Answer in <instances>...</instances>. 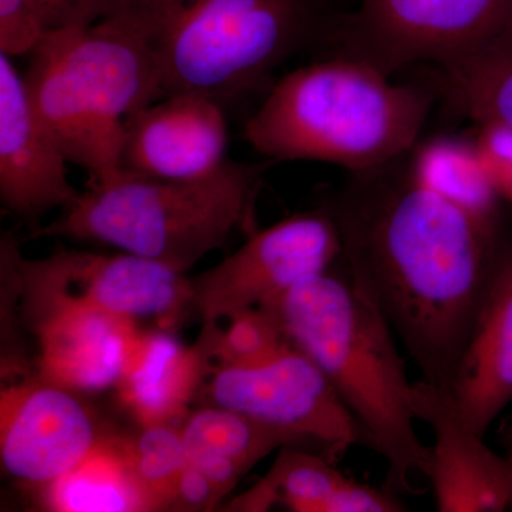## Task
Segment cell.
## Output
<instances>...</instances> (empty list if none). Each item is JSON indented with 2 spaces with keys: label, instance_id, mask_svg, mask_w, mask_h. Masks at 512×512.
<instances>
[{
  "label": "cell",
  "instance_id": "15",
  "mask_svg": "<svg viewBox=\"0 0 512 512\" xmlns=\"http://www.w3.org/2000/svg\"><path fill=\"white\" fill-rule=\"evenodd\" d=\"M23 320L37 339V372L79 393L117 386L141 330L136 320L79 305L53 306Z\"/></svg>",
  "mask_w": 512,
  "mask_h": 512
},
{
  "label": "cell",
  "instance_id": "18",
  "mask_svg": "<svg viewBox=\"0 0 512 512\" xmlns=\"http://www.w3.org/2000/svg\"><path fill=\"white\" fill-rule=\"evenodd\" d=\"M37 494L46 511H161L128 464L113 431L82 463Z\"/></svg>",
  "mask_w": 512,
  "mask_h": 512
},
{
  "label": "cell",
  "instance_id": "27",
  "mask_svg": "<svg viewBox=\"0 0 512 512\" xmlns=\"http://www.w3.org/2000/svg\"><path fill=\"white\" fill-rule=\"evenodd\" d=\"M473 136L495 190L512 204V127L485 121L477 124Z\"/></svg>",
  "mask_w": 512,
  "mask_h": 512
},
{
  "label": "cell",
  "instance_id": "24",
  "mask_svg": "<svg viewBox=\"0 0 512 512\" xmlns=\"http://www.w3.org/2000/svg\"><path fill=\"white\" fill-rule=\"evenodd\" d=\"M117 439L138 480L167 511L171 490L188 461L180 423L140 426L137 433L119 434Z\"/></svg>",
  "mask_w": 512,
  "mask_h": 512
},
{
  "label": "cell",
  "instance_id": "16",
  "mask_svg": "<svg viewBox=\"0 0 512 512\" xmlns=\"http://www.w3.org/2000/svg\"><path fill=\"white\" fill-rule=\"evenodd\" d=\"M447 392L461 419L483 437L512 402V232Z\"/></svg>",
  "mask_w": 512,
  "mask_h": 512
},
{
  "label": "cell",
  "instance_id": "20",
  "mask_svg": "<svg viewBox=\"0 0 512 512\" xmlns=\"http://www.w3.org/2000/svg\"><path fill=\"white\" fill-rule=\"evenodd\" d=\"M439 69L451 106L476 124L512 127V20L476 52Z\"/></svg>",
  "mask_w": 512,
  "mask_h": 512
},
{
  "label": "cell",
  "instance_id": "2",
  "mask_svg": "<svg viewBox=\"0 0 512 512\" xmlns=\"http://www.w3.org/2000/svg\"><path fill=\"white\" fill-rule=\"evenodd\" d=\"M335 10L328 0H103L97 20L136 40L160 99L201 94L224 106L316 46Z\"/></svg>",
  "mask_w": 512,
  "mask_h": 512
},
{
  "label": "cell",
  "instance_id": "25",
  "mask_svg": "<svg viewBox=\"0 0 512 512\" xmlns=\"http://www.w3.org/2000/svg\"><path fill=\"white\" fill-rule=\"evenodd\" d=\"M19 244L10 234H2L0 241V288H2V355H0V370L2 382L19 379L35 372L32 363L26 356L22 338L18 332V306L22 301V279H20Z\"/></svg>",
  "mask_w": 512,
  "mask_h": 512
},
{
  "label": "cell",
  "instance_id": "6",
  "mask_svg": "<svg viewBox=\"0 0 512 512\" xmlns=\"http://www.w3.org/2000/svg\"><path fill=\"white\" fill-rule=\"evenodd\" d=\"M29 56L30 101L64 157L90 184L116 177L127 120L160 100L136 40L100 19L52 30Z\"/></svg>",
  "mask_w": 512,
  "mask_h": 512
},
{
  "label": "cell",
  "instance_id": "9",
  "mask_svg": "<svg viewBox=\"0 0 512 512\" xmlns=\"http://www.w3.org/2000/svg\"><path fill=\"white\" fill-rule=\"evenodd\" d=\"M342 256L338 225L325 207L292 215L256 229L234 254L192 276V309L202 322H220L245 309L266 308Z\"/></svg>",
  "mask_w": 512,
  "mask_h": 512
},
{
  "label": "cell",
  "instance_id": "3",
  "mask_svg": "<svg viewBox=\"0 0 512 512\" xmlns=\"http://www.w3.org/2000/svg\"><path fill=\"white\" fill-rule=\"evenodd\" d=\"M332 268L262 309L274 313L286 338L328 377L387 461L386 490L416 493V480H429L431 447L414 427L413 383L396 335L349 271Z\"/></svg>",
  "mask_w": 512,
  "mask_h": 512
},
{
  "label": "cell",
  "instance_id": "8",
  "mask_svg": "<svg viewBox=\"0 0 512 512\" xmlns=\"http://www.w3.org/2000/svg\"><path fill=\"white\" fill-rule=\"evenodd\" d=\"M22 318L53 306L79 305L131 320L153 318L173 325L192 309L185 272L121 252L62 251L20 259Z\"/></svg>",
  "mask_w": 512,
  "mask_h": 512
},
{
  "label": "cell",
  "instance_id": "12",
  "mask_svg": "<svg viewBox=\"0 0 512 512\" xmlns=\"http://www.w3.org/2000/svg\"><path fill=\"white\" fill-rule=\"evenodd\" d=\"M228 124L220 101L173 94L141 107L124 127L120 171L192 180L227 163Z\"/></svg>",
  "mask_w": 512,
  "mask_h": 512
},
{
  "label": "cell",
  "instance_id": "19",
  "mask_svg": "<svg viewBox=\"0 0 512 512\" xmlns=\"http://www.w3.org/2000/svg\"><path fill=\"white\" fill-rule=\"evenodd\" d=\"M407 170L417 183L487 220H504L500 195L494 188L474 136L439 134L414 146L406 156Z\"/></svg>",
  "mask_w": 512,
  "mask_h": 512
},
{
  "label": "cell",
  "instance_id": "30",
  "mask_svg": "<svg viewBox=\"0 0 512 512\" xmlns=\"http://www.w3.org/2000/svg\"><path fill=\"white\" fill-rule=\"evenodd\" d=\"M498 441L504 448L505 454L512 458V421L504 420L498 429Z\"/></svg>",
  "mask_w": 512,
  "mask_h": 512
},
{
  "label": "cell",
  "instance_id": "13",
  "mask_svg": "<svg viewBox=\"0 0 512 512\" xmlns=\"http://www.w3.org/2000/svg\"><path fill=\"white\" fill-rule=\"evenodd\" d=\"M10 59L0 53V200L10 214L37 224L50 211L69 208L80 191Z\"/></svg>",
  "mask_w": 512,
  "mask_h": 512
},
{
  "label": "cell",
  "instance_id": "5",
  "mask_svg": "<svg viewBox=\"0 0 512 512\" xmlns=\"http://www.w3.org/2000/svg\"><path fill=\"white\" fill-rule=\"evenodd\" d=\"M268 165L228 160L192 180L120 171L89 184L57 220L35 237L110 245L187 272L241 229L255 232V211Z\"/></svg>",
  "mask_w": 512,
  "mask_h": 512
},
{
  "label": "cell",
  "instance_id": "26",
  "mask_svg": "<svg viewBox=\"0 0 512 512\" xmlns=\"http://www.w3.org/2000/svg\"><path fill=\"white\" fill-rule=\"evenodd\" d=\"M47 33L36 0H0V53L30 55Z\"/></svg>",
  "mask_w": 512,
  "mask_h": 512
},
{
  "label": "cell",
  "instance_id": "14",
  "mask_svg": "<svg viewBox=\"0 0 512 512\" xmlns=\"http://www.w3.org/2000/svg\"><path fill=\"white\" fill-rule=\"evenodd\" d=\"M414 416L434 433L429 481L441 512L512 510V458L467 426L443 387L413 383Z\"/></svg>",
  "mask_w": 512,
  "mask_h": 512
},
{
  "label": "cell",
  "instance_id": "7",
  "mask_svg": "<svg viewBox=\"0 0 512 512\" xmlns=\"http://www.w3.org/2000/svg\"><path fill=\"white\" fill-rule=\"evenodd\" d=\"M511 20L512 0H359L330 15L316 46L392 77L416 63L457 62Z\"/></svg>",
  "mask_w": 512,
  "mask_h": 512
},
{
  "label": "cell",
  "instance_id": "29",
  "mask_svg": "<svg viewBox=\"0 0 512 512\" xmlns=\"http://www.w3.org/2000/svg\"><path fill=\"white\" fill-rule=\"evenodd\" d=\"M47 32L99 19L103 0H36Z\"/></svg>",
  "mask_w": 512,
  "mask_h": 512
},
{
  "label": "cell",
  "instance_id": "23",
  "mask_svg": "<svg viewBox=\"0 0 512 512\" xmlns=\"http://www.w3.org/2000/svg\"><path fill=\"white\" fill-rule=\"evenodd\" d=\"M220 322H202L195 345L207 357L211 372L220 367L252 366L291 346L274 313L245 309Z\"/></svg>",
  "mask_w": 512,
  "mask_h": 512
},
{
  "label": "cell",
  "instance_id": "17",
  "mask_svg": "<svg viewBox=\"0 0 512 512\" xmlns=\"http://www.w3.org/2000/svg\"><path fill=\"white\" fill-rule=\"evenodd\" d=\"M211 366L197 345L185 346L167 329L140 330L114 389L140 426L180 423Z\"/></svg>",
  "mask_w": 512,
  "mask_h": 512
},
{
  "label": "cell",
  "instance_id": "11",
  "mask_svg": "<svg viewBox=\"0 0 512 512\" xmlns=\"http://www.w3.org/2000/svg\"><path fill=\"white\" fill-rule=\"evenodd\" d=\"M110 433L79 392L37 370L2 382L0 461L23 487L39 493L82 463Z\"/></svg>",
  "mask_w": 512,
  "mask_h": 512
},
{
  "label": "cell",
  "instance_id": "31",
  "mask_svg": "<svg viewBox=\"0 0 512 512\" xmlns=\"http://www.w3.org/2000/svg\"><path fill=\"white\" fill-rule=\"evenodd\" d=\"M328 2L330 3V5L333 6V8H338V2L339 0H328Z\"/></svg>",
  "mask_w": 512,
  "mask_h": 512
},
{
  "label": "cell",
  "instance_id": "21",
  "mask_svg": "<svg viewBox=\"0 0 512 512\" xmlns=\"http://www.w3.org/2000/svg\"><path fill=\"white\" fill-rule=\"evenodd\" d=\"M348 480L325 457L285 446L279 448L268 474L225 510L264 512L284 505L295 512H326L333 495Z\"/></svg>",
  "mask_w": 512,
  "mask_h": 512
},
{
  "label": "cell",
  "instance_id": "1",
  "mask_svg": "<svg viewBox=\"0 0 512 512\" xmlns=\"http://www.w3.org/2000/svg\"><path fill=\"white\" fill-rule=\"evenodd\" d=\"M404 158L352 173L323 207L353 281L423 380L447 390L511 229L417 183Z\"/></svg>",
  "mask_w": 512,
  "mask_h": 512
},
{
  "label": "cell",
  "instance_id": "4",
  "mask_svg": "<svg viewBox=\"0 0 512 512\" xmlns=\"http://www.w3.org/2000/svg\"><path fill=\"white\" fill-rule=\"evenodd\" d=\"M434 103L372 64L325 56L269 87L244 140L269 163L322 161L352 173L399 160L419 143Z\"/></svg>",
  "mask_w": 512,
  "mask_h": 512
},
{
  "label": "cell",
  "instance_id": "10",
  "mask_svg": "<svg viewBox=\"0 0 512 512\" xmlns=\"http://www.w3.org/2000/svg\"><path fill=\"white\" fill-rule=\"evenodd\" d=\"M212 404L245 414L333 457L352 446L372 448L369 436L328 377L296 346L252 366L220 367L208 376Z\"/></svg>",
  "mask_w": 512,
  "mask_h": 512
},
{
  "label": "cell",
  "instance_id": "28",
  "mask_svg": "<svg viewBox=\"0 0 512 512\" xmlns=\"http://www.w3.org/2000/svg\"><path fill=\"white\" fill-rule=\"evenodd\" d=\"M221 501V494L214 484L188 460L175 480L167 511H214L220 507Z\"/></svg>",
  "mask_w": 512,
  "mask_h": 512
},
{
  "label": "cell",
  "instance_id": "22",
  "mask_svg": "<svg viewBox=\"0 0 512 512\" xmlns=\"http://www.w3.org/2000/svg\"><path fill=\"white\" fill-rule=\"evenodd\" d=\"M181 430L188 458H225L247 471L272 451L302 443L292 434L218 404L188 413Z\"/></svg>",
  "mask_w": 512,
  "mask_h": 512
}]
</instances>
